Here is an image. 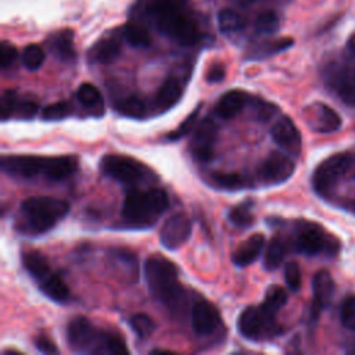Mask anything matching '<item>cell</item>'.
Returning a JSON list of instances; mask_svg holds the SVG:
<instances>
[{"instance_id":"6da1fadb","label":"cell","mask_w":355,"mask_h":355,"mask_svg":"<svg viewBox=\"0 0 355 355\" xmlns=\"http://www.w3.org/2000/svg\"><path fill=\"white\" fill-rule=\"evenodd\" d=\"M184 3V0H147L146 11L162 35L182 46H193L200 40V29L186 12Z\"/></svg>"},{"instance_id":"7a4b0ae2","label":"cell","mask_w":355,"mask_h":355,"mask_svg":"<svg viewBox=\"0 0 355 355\" xmlns=\"http://www.w3.org/2000/svg\"><path fill=\"white\" fill-rule=\"evenodd\" d=\"M0 166L10 176L21 179H32L37 175L61 182L73 175L78 169V159L73 155L60 157H39L31 154L3 155Z\"/></svg>"},{"instance_id":"3957f363","label":"cell","mask_w":355,"mask_h":355,"mask_svg":"<svg viewBox=\"0 0 355 355\" xmlns=\"http://www.w3.org/2000/svg\"><path fill=\"white\" fill-rule=\"evenodd\" d=\"M144 279L151 297L172 312L184 302L186 290L179 282L178 269L169 259L151 255L144 262Z\"/></svg>"},{"instance_id":"277c9868","label":"cell","mask_w":355,"mask_h":355,"mask_svg":"<svg viewBox=\"0 0 355 355\" xmlns=\"http://www.w3.org/2000/svg\"><path fill=\"white\" fill-rule=\"evenodd\" d=\"M69 202L55 197L37 196L24 200L19 205L21 218L15 227L19 232L40 234L51 230L69 212Z\"/></svg>"},{"instance_id":"5b68a950","label":"cell","mask_w":355,"mask_h":355,"mask_svg":"<svg viewBox=\"0 0 355 355\" xmlns=\"http://www.w3.org/2000/svg\"><path fill=\"white\" fill-rule=\"evenodd\" d=\"M169 207V198L162 189H130L123 200L121 215L133 227L151 226Z\"/></svg>"},{"instance_id":"8992f818","label":"cell","mask_w":355,"mask_h":355,"mask_svg":"<svg viewBox=\"0 0 355 355\" xmlns=\"http://www.w3.org/2000/svg\"><path fill=\"white\" fill-rule=\"evenodd\" d=\"M294 247L305 255L324 254L329 257L340 251V241L327 233L320 225L309 220H301L295 226Z\"/></svg>"},{"instance_id":"52a82bcc","label":"cell","mask_w":355,"mask_h":355,"mask_svg":"<svg viewBox=\"0 0 355 355\" xmlns=\"http://www.w3.org/2000/svg\"><path fill=\"white\" fill-rule=\"evenodd\" d=\"M100 169L105 176L128 186L129 189L144 183L151 173L150 169L140 161L121 154L104 155L100 161Z\"/></svg>"},{"instance_id":"ba28073f","label":"cell","mask_w":355,"mask_h":355,"mask_svg":"<svg viewBox=\"0 0 355 355\" xmlns=\"http://www.w3.org/2000/svg\"><path fill=\"white\" fill-rule=\"evenodd\" d=\"M107 334L85 316L72 318L67 326V341L73 352H105Z\"/></svg>"},{"instance_id":"9c48e42d","label":"cell","mask_w":355,"mask_h":355,"mask_svg":"<svg viewBox=\"0 0 355 355\" xmlns=\"http://www.w3.org/2000/svg\"><path fill=\"white\" fill-rule=\"evenodd\" d=\"M355 158L352 154L340 153L329 157L318 165L312 175V187L320 197H329L340 179L354 166Z\"/></svg>"},{"instance_id":"30bf717a","label":"cell","mask_w":355,"mask_h":355,"mask_svg":"<svg viewBox=\"0 0 355 355\" xmlns=\"http://www.w3.org/2000/svg\"><path fill=\"white\" fill-rule=\"evenodd\" d=\"M239 333L251 341H261L277 334L276 315L269 313L262 305L247 306L237 319Z\"/></svg>"},{"instance_id":"8fae6325","label":"cell","mask_w":355,"mask_h":355,"mask_svg":"<svg viewBox=\"0 0 355 355\" xmlns=\"http://www.w3.org/2000/svg\"><path fill=\"white\" fill-rule=\"evenodd\" d=\"M218 125L205 116L196 128L190 140V153L197 161L208 162L214 158L218 143Z\"/></svg>"},{"instance_id":"7c38bea8","label":"cell","mask_w":355,"mask_h":355,"mask_svg":"<svg viewBox=\"0 0 355 355\" xmlns=\"http://www.w3.org/2000/svg\"><path fill=\"white\" fill-rule=\"evenodd\" d=\"M295 171L294 161L279 151H272L258 166V178L268 186L288 180Z\"/></svg>"},{"instance_id":"4fadbf2b","label":"cell","mask_w":355,"mask_h":355,"mask_svg":"<svg viewBox=\"0 0 355 355\" xmlns=\"http://www.w3.org/2000/svg\"><path fill=\"white\" fill-rule=\"evenodd\" d=\"M191 234V220L190 218L183 214L178 212L169 216L161 230H159V241L166 250H178L182 247Z\"/></svg>"},{"instance_id":"5bb4252c","label":"cell","mask_w":355,"mask_h":355,"mask_svg":"<svg viewBox=\"0 0 355 355\" xmlns=\"http://www.w3.org/2000/svg\"><path fill=\"white\" fill-rule=\"evenodd\" d=\"M306 123L313 132L333 133L341 128V116L324 103H313L304 110Z\"/></svg>"},{"instance_id":"9a60e30c","label":"cell","mask_w":355,"mask_h":355,"mask_svg":"<svg viewBox=\"0 0 355 355\" xmlns=\"http://www.w3.org/2000/svg\"><path fill=\"white\" fill-rule=\"evenodd\" d=\"M326 82L330 89L347 105L355 107V71L343 67L330 68L326 75Z\"/></svg>"},{"instance_id":"2e32d148","label":"cell","mask_w":355,"mask_h":355,"mask_svg":"<svg viewBox=\"0 0 355 355\" xmlns=\"http://www.w3.org/2000/svg\"><path fill=\"white\" fill-rule=\"evenodd\" d=\"M270 136L276 144L286 151L298 155L301 153V133L291 118L282 116L270 129Z\"/></svg>"},{"instance_id":"e0dca14e","label":"cell","mask_w":355,"mask_h":355,"mask_svg":"<svg viewBox=\"0 0 355 355\" xmlns=\"http://www.w3.org/2000/svg\"><path fill=\"white\" fill-rule=\"evenodd\" d=\"M312 290L313 301L311 306V319L318 320L319 315L329 305L334 293V280L331 275L324 269L318 270L312 279Z\"/></svg>"},{"instance_id":"ac0fdd59","label":"cell","mask_w":355,"mask_h":355,"mask_svg":"<svg viewBox=\"0 0 355 355\" xmlns=\"http://www.w3.org/2000/svg\"><path fill=\"white\" fill-rule=\"evenodd\" d=\"M220 324V315L216 306L208 301H198L191 309V327L200 336L214 333Z\"/></svg>"},{"instance_id":"d6986e66","label":"cell","mask_w":355,"mask_h":355,"mask_svg":"<svg viewBox=\"0 0 355 355\" xmlns=\"http://www.w3.org/2000/svg\"><path fill=\"white\" fill-rule=\"evenodd\" d=\"M265 245V237L262 233H254L247 240H244L233 252L232 261L236 266L244 268L255 262Z\"/></svg>"},{"instance_id":"ffe728a7","label":"cell","mask_w":355,"mask_h":355,"mask_svg":"<svg viewBox=\"0 0 355 355\" xmlns=\"http://www.w3.org/2000/svg\"><path fill=\"white\" fill-rule=\"evenodd\" d=\"M247 98L248 96L243 90H229L218 100L215 114L222 119H232L243 110Z\"/></svg>"},{"instance_id":"44dd1931","label":"cell","mask_w":355,"mask_h":355,"mask_svg":"<svg viewBox=\"0 0 355 355\" xmlns=\"http://www.w3.org/2000/svg\"><path fill=\"white\" fill-rule=\"evenodd\" d=\"M22 265L24 269L31 275L32 279H35L37 283L46 279L51 273V268L49 263V259L46 255H43L37 250H28L22 252Z\"/></svg>"},{"instance_id":"7402d4cb","label":"cell","mask_w":355,"mask_h":355,"mask_svg":"<svg viewBox=\"0 0 355 355\" xmlns=\"http://www.w3.org/2000/svg\"><path fill=\"white\" fill-rule=\"evenodd\" d=\"M121 54V43L115 37H104L98 40L89 51V60L98 64L114 62Z\"/></svg>"},{"instance_id":"603a6c76","label":"cell","mask_w":355,"mask_h":355,"mask_svg":"<svg viewBox=\"0 0 355 355\" xmlns=\"http://www.w3.org/2000/svg\"><path fill=\"white\" fill-rule=\"evenodd\" d=\"M183 89L176 78H168L159 86L155 94V105L159 111H168L172 108L182 97Z\"/></svg>"},{"instance_id":"cb8c5ba5","label":"cell","mask_w":355,"mask_h":355,"mask_svg":"<svg viewBox=\"0 0 355 355\" xmlns=\"http://www.w3.org/2000/svg\"><path fill=\"white\" fill-rule=\"evenodd\" d=\"M40 291L51 301L54 302H67L71 297L69 288L67 283L62 280V277L58 273H50L46 279L37 283Z\"/></svg>"},{"instance_id":"d4e9b609","label":"cell","mask_w":355,"mask_h":355,"mask_svg":"<svg viewBox=\"0 0 355 355\" xmlns=\"http://www.w3.org/2000/svg\"><path fill=\"white\" fill-rule=\"evenodd\" d=\"M50 49L58 58L64 61H69L75 58L73 32L69 29H64L55 33L50 40Z\"/></svg>"},{"instance_id":"484cf974","label":"cell","mask_w":355,"mask_h":355,"mask_svg":"<svg viewBox=\"0 0 355 355\" xmlns=\"http://www.w3.org/2000/svg\"><path fill=\"white\" fill-rule=\"evenodd\" d=\"M286 251H287V245L286 241L280 237V236H275L269 240L266 250H265V255H263V266L266 270H276L284 257H286Z\"/></svg>"},{"instance_id":"4316f807","label":"cell","mask_w":355,"mask_h":355,"mask_svg":"<svg viewBox=\"0 0 355 355\" xmlns=\"http://www.w3.org/2000/svg\"><path fill=\"white\" fill-rule=\"evenodd\" d=\"M208 178L212 186L222 190H241L250 186L247 179L236 172H212Z\"/></svg>"},{"instance_id":"83f0119b","label":"cell","mask_w":355,"mask_h":355,"mask_svg":"<svg viewBox=\"0 0 355 355\" xmlns=\"http://www.w3.org/2000/svg\"><path fill=\"white\" fill-rule=\"evenodd\" d=\"M76 97L83 107L94 111L96 115L103 114V97L94 85L82 83L76 90Z\"/></svg>"},{"instance_id":"f1b7e54d","label":"cell","mask_w":355,"mask_h":355,"mask_svg":"<svg viewBox=\"0 0 355 355\" xmlns=\"http://www.w3.org/2000/svg\"><path fill=\"white\" fill-rule=\"evenodd\" d=\"M254 202L251 200H245L233 208H230L227 218L229 220L237 227H248L254 223V214H252Z\"/></svg>"},{"instance_id":"f546056e","label":"cell","mask_w":355,"mask_h":355,"mask_svg":"<svg viewBox=\"0 0 355 355\" xmlns=\"http://www.w3.org/2000/svg\"><path fill=\"white\" fill-rule=\"evenodd\" d=\"M123 36L129 44L135 47H147L151 42L150 33L141 24L130 21L123 26Z\"/></svg>"},{"instance_id":"4dcf8cb0","label":"cell","mask_w":355,"mask_h":355,"mask_svg":"<svg viewBox=\"0 0 355 355\" xmlns=\"http://www.w3.org/2000/svg\"><path fill=\"white\" fill-rule=\"evenodd\" d=\"M218 25L223 33H234L245 26L244 18L232 8H223L218 14Z\"/></svg>"},{"instance_id":"1f68e13d","label":"cell","mask_w":355,"mask_h":355,"mask_svg":"<svg viewBox=\"0 0 355 355\" xmlns=\"http://www.w3.org/2000/svg\"><path fill=\"white\" fill-rule=\"evenodd\" d=\"M287 302V293L280 286H270L266 293L263 302L261 304L269 313L277 315V312L286 305Z\"/></svg>"},{"instance_id":"d6a6232c","label":"cell","mask_w":355,"mask_h":355,"mask_svg":"<svg viewBox=\"0 0 355 355\" xmlns=\"http://www.w3.org/2000/svg\"><path fill=\"white\" fill-rule=\"evenodd\" d=\"M254 26L255 31L261 35H272L275 32H277L279 26H280V21L279 17L275 11H262L257 15L255 21H254Z\"/></svg>"},{"instance_id":"836d02e7","label":"cell","mask_w":355,"mask_h":355,"mask_svg":"<svg viewBox=\"0 0 355 355\" xmlns=\"http://www.w3.org/2000/svg\"><path fill=\"white\" fill-rule=\"evenodd\" d=\"M44 50L39 44H28L22 51V64L29 71L39 69L44 62Z\"/></svg>"},{"instance_id":"e575fe53","label":"cell","mask_w":355,"mask_h":355,"mask_svg":"<svg viewBox=\"0 0 355 355\" xmlns=\"http://www.w3.org/2000/svg\"><path fill=\"white\" fill-rule=\"evenodd\" d=\"M129 324L133 329V331L137 334V337H140L143 340L148 338L153 334L154 329H155V324H154L153 319L146 313H135L130 318Z\"/></svg>"},{"instance_id":"d590c367","label":"cell","mask_w":355,"mask_h":355,"mask_svg":"<svg viewBox=\"0 0 355 355\" xmlns=\"http://www.w3.org/2000/svg\"><path fill=\"white\" fill-rule=\"evenodd\" d=\"M290 46H293V40L290 37H283L279 40L262 43L257 50L252 51L251 55H252V58H263V57H269L272 54L280 53V51L288 49Z\"/></svg>"},{"instance_id":"8d00e7d4","label":"cell","mask_w":355,"mask_h":355,"mask_svg":"<svg viewBox=\"0 0 355 355\" xmlns=\"http://www.w3.org/2000/svg\"><path fill=\"white\" fill-rule=\"evenodd\" d=\"M118 111L123 116L128 118H143L144 116V104L143 101L136 96L125 97L118 104Z\"/></svg>"},{"instance_id":"74e56055","label":"cell","mask_w":355,"mask_h":355,"mask_svg":"<svg viewBox=\"0 0 355 355\" xmlns=\"http://www.w3.org/2000/svg\"><path fill=\"white\" fill-rule=\"evenodd\" d=\"M72 112V107L67 101H58L46 105L42 110V119L44 121H61L69 116Z\"/></svg>"},{"instance_id":"f35d334b","label":"cell","mask_w":355,"mask_h":355,"mask_svg":"<svg viewBox=\"0 0 355 355\" xmlns=\"http://www.w3.org/2000/svg\"><path fill=\"white\" fill-rule=\"evenodd\" d=\"M17 104H18L17 92L12 90V89L4 90L1 97H0V118H1L3 122L10 119L11 116H14L15 110H17Z\"/></svg>"},{"instance_id":"ab89813d","label":"cell","mask_w":355,"mask_h":355,"mask_svg":"<svg viewBox=\"0 0 355 355\" xmlns=\"http://www.w3.org/2000/svg\"><path fill=\"white\" fill-rule=\"evenodd\" d=\"M340 322L344 327L355 330V295H348L340 305Z\"/></svg>"},{"instance_id":"60d3db41","label":"cell","mask_w":355,"mask_h":355,"mask_svg":"<svg viewBox=\"0 0 355 355\" xmlns=\"http://www.w3.org/2000/svg\"><path fill=\"white\" fill-rule=\"evenodd\" d=\"M200 108H201V104L179 125V128L176 130H173L171 135H168V140L175 141V140H180L182 137L187 136L196 128V122H197V118H198Z\"/></svg>"},{"instance_id":"b9f144b4","label":"cell","mask_w":355,"mask_h":355,"mask_svg":"<svg viewBox=\"0 0 355 355\" xmlns=\"http://www.w3.org/2000/svg\"><path fill=\"white\" fill-rule=\"evenodd\" d=\"M284 280L291 291H298L301 288V270L297 262L290 261L284 266Z\"/></svg>"},{"instance_id":"7bdbcfd3","label":"cell","mask_w":355,"mask_h":355,"mask_svg":"<svg viewBox=\"0 0 355 355\" xmlns=\"http://www.w3.org/2000/svg\"><path fill=\"white\" fill-rule=\"evenodd\" d=\"M37 110H39V104L36 101H33V100H24L21 103L18 100L14 116H17L18 119H32L36 115Z\"/></svg>"},{"instance_id":"ee69618b","label":"cell","mask_w":355,"mask_h":355,"mask_svg":"<svg viewBox=\"0 0 355 355\" xmlns=\"http://www.w3.org/2000/svg\"><path fill=\"white\" fill-rule=\"evenodd\" d=\"M18 57V50L10 42H3L0 46V65L3 69L8 68Z\"/></svg>"},{"instance_id":"f6af8a7d","label":"cell","mask_w":355,"mask_h":355,"mask_svg":"<svg viewBox=\"0 0 355 355\" xmlns=\"http://www.w3.org/2000/svg\"><path fill=\"white\" fill-rule=\"evenodd\" d=\"M105 352L107 354H126L129 351H128V347L122 337H119L118 334H114V333H108L107 340H105Z\"/></svg>"},{"instance_id":"bcb514c9","label":"cell","mask_w":355,"mask_h":355,"mask_svg":"<svg viewBox=\"0 0 355 355\" xmlns=\"http://www.w3.org/2000/svg\"><path fill=\"white\" fill-rule=\"evenodd\" d=\"M35 347L43 354H58V348L46 334H39L35 338Z\"/></svg>"},{"instance_id":"7dc6e473","label":"cell","mask_w":355,"mask_h":355,"mask_svg":"<svg viewBox=\"0 0 355 355\" xmlns=\"http://www.w3.org/2000/svg\"><path fill=\"white\" fill-rule=\"evenodd\" d=\"M225 78V67L222 64H214L207 72V80L209 83H218Z\"/></svg>"},{"instance_id":"c3c4849f","label":"cell","mask_w":355,"mask_h":355,"mask_svg":"<svg viewBox=\"0 0 355 355\" xmlns=\"http://www.w3.org/2000/svg\"><path fill=\"white\" fill-rule=\"evenodd\" d=\"M348 49L351 53L355 54V33L348 39Z\"/></svg>"},{"instance_id":"681fc988","label":"cell","mask_w":355,"mask_h":355,"mask_svg":"<svg viewBox=\"0 0 355 355\" xmlns=\"http://www.w3.org/2000/svg\"><path fill=\"white\" fill-rule=\"evenodd\" d=\"M351 211L355 214V201L351 204Z\"/></svg>"},{"instance_id":"f907efd6","label":"cell","mask_w":355,"mask_h":355,"mask_svg":"<svg viewBox=\"0 0 355 355\" xmlns=\"http://www.w3.org/2000/svg\"><path fill=\"white\" fill-rule=\"evenodd\" d=\"M354 176H355V164H354Z\"/></svg>"},{"instance_id":"816d5d0a","label":"cell","mask_w":355,"mask_h":355,"mask_svg":"<svg viewBox=\"0 0 355 355\" xmlns=\"http://www.w3.org/2000/svg\"><path fill=\"white\" fill-rule=\"evenodd\" d=\"M354 71H355V68H354Z\"/></svg>"}]
</instances>
